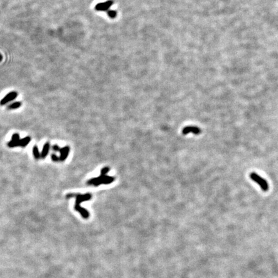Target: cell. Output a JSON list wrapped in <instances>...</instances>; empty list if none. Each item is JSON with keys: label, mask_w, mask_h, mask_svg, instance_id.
I'll list each match as a JSON object with an SVG mask.
<instances>
[{"label": "cell", "mask_w": 278, "mask_h": 278, "mask_svg": "<svg viewBox=\"0 0 278 278\" xmlns=\"http://www.w3.org/2000/svg\"><path fill=\"white\" fill-rule=\"evenodd\" d=\"M71 197H75L76 198V202H75V209L79 212L80 214L81 215L82 217L85 219H88L89 216V212L85 209L80 206V204L85 201H88V200H90L92 198V195L91 194H86V195H79V194H68L67 196V198H70Z\"/></svg>", "instance_id": "1"}, {"label": "cell", "mask_w": 278, "mask_h": 278, "mask_svg": "<svg viewBox=\"0 0 278 278\" xmlns=\"http://www.w3.org/2000/svg\"><path fill=\"white\" fill-rule=\"evenodd\" d=\"M109 171V167H105L103 168L101 171V176L97 178H94L92 179H90L87 182V184L94 185V186H99L100 184H108L113 182L115 178L112 177L106 176V174Z\"/></svg>", "instance_id": "2"}, {"label": "cell", "mask_w": 278, "mask_h": 278, "mask_svg": "<svg viewBox=\"0 0 278 278\" xmlns=\"http://www.w3.org/2000/svg\"><path fill=\"white\" fill-rule=\"evenodd\" d=\"M250 178L252 180H253L254 182L259 185V186L261 187V189L263 191L266 192L268 190L269 185L268 182H267V180L260 177L259 174H257L256 173H251L250 174Z\"/></svg>", "instance_id": "3"}, {"label": "cell", "mask_w": 278, "mask_h": 278, "mask_svg": "<svg viewBox=\"0 0 278 278\" xmlns=\"http://www.w3.org/2000/svg\"><path fill=\"white\" fill-rule=\"evenodd\" d=\"M30 140H31V139L30 137H26L22 139H19L17 141L11 140L8 143V146L9 147H25L29 144Z\"/></svg>", "instance_id": "4"}, {"label": "cell", "mask_w": 278, "mask_h": 278, "mask_svg": "<svg viewBox=\"0 0 278 278\" xmlns=\"http://www.w3.org/2000/svg\"><path fill=\"white\" fill-rule=\"evenodd\" d=\"M18 95V93L17 92H11L9 93L7 95H6L0 101V105L1 106H4L6 104H7L9 102L12 101L13 100H14Z\"/></svg>", "instance_id": "5"}, {"label": "cell", "mask_w": 278, "mask_h": 278, "mask_svg": "<svg viewBox=\"0 0 278 278\" xmlns=\"http://www.w3.org/2000/svg\"><path fill=\"white\" fill-rule=\"evenodd\" d=\"M113 4V2L112 0H108V1L106 2L101 3L95 6V9L99 11H108Z\"/></svg>", "instance_id": "6"}, {"label": "cell", "mask_w": 278, "mask_h": 278, "mask_svg": "<svg viewBox=\"0 0 278 278\" xmlns=\"http://www.w3.org/2000/svg\"><path fill=\"white\" fill-rule=\"evenodd\" d=\"M202 132V130L198 127L195 126H187L184 128L182 133L184 135H187L189 133H193L195 135H199Z\"/></svg>", "instance_id": "7"}, {"label": "cell", "mask_w": 278, "mask_h": 278, "mask_svg": "<svg viewBox=\"0 0 278 278\" xmlns=\"http://www.w3.org/2000/svg\"><path fill=\"white\" fill-rule=\"evenodd\" d=\"M60 157H59V160L61 161H64L68 157V154H69V152H70V147L68 146H66V147H64L62 149H61V150H60Z\"/></svg>", "instance_id": "8"}, {"label": "cell", "mask_w": 278, "mask_h": 278, "mask_svg": "<svg viewBox=\"0 0 278 278\" xmlns=\"http://www.w3.org/2000/svg\"><path fill=\"white\" fill-rule=\"evenodd\" d=\"M49 150H50V143L49 142H46L43 146V150H42V152L41 154V158L42 159H44L47 157L48 153L49 152Z\"/></svg>", "instance_id": "9"}, {"label": "cell", "mask_w": 278, "mask_h": 278, "mask_svg": "<svg viewBox=\"0 0 278 278\" xmlns=\"http://www.w3.org/2000/svg\"><path fill=\"white\" fill-rule=\"evenodd\" d=\"M21 105H22V104L21 102H19V101L14 102L12 103V104L9 105L7 106V109H16L19 108V107H21Z\"/></svg>", "instance_id": "10"}, {"label": "cell", "mask_w": 278, "mask_h": 278, "mask_svg": "<svg viewBox=\"0 0 278 278\" xmlns=\"http://www.w3.org/2000/svg\"><path fill=\"white\" fill-rule=\"evenodd\" d=\"M33 154H34V158L36 160H39L40 158H41V154L40 153V151H39V149L37 146H35L33 148Z\"/></svg>", "instance_id": "11"}, {"label": "cell", "mask_w": 278, "mask_h": 278, "mask_svg": "<svg viewBox=\"0 0 278 278\" xmlns=\"http://www.w3.org/2000/svg\"><path fill=\"white\" fill-rule=\"evenodd\" d=\"M107 13H108V16L111 18H115L116 17V16H117V12L115 10H109L107 11Z\"/></svg>", "instance_id": "12"}, {"label": "cell", "mask_w": 278, "mask_h": 278, "mask_svg": "<svg viewBox=\"0 0 278 278\" xmlns=\"http://www.w3.org/2000/svg\"><path fill=\"white\" fill-rule=\"evenodd\" d=\"M20 139V138H19V135L18 133H14V134H13V135L12 136V141H17L18 140Z\"/></svg>", "instance_id": "13"}, {"label": "cell", "mask_w": 278, "mask_h": 278, "mask_svg": "<svg viewBox=\"0 0 278 278\" xmlns=\"http://www.w3.org/2000/svg\"><path fill=\"white\" fill-rule=\"evenodd\" d=\"M51 158L54 162H58L59 160V157H58L55 154H52L51 155Z\"/></svg>", "instance_id": "14"}, {"label": "cell", "mask_w": 278, "mask_h": 278, "mask_svg": "<svg viewBox=\"0 0 278 278\" xmlns=\"http://www.w3.org/2000/svg\"><path fill=\"white\" fill-rule=\"evenodd\" d=\"M52 150L54 151H60L61 150V148L58 146L57 144L55 145H54L52 146Z\"/></svg>", "instance_id": "15"}, {"label": "cell", "mask_w": 278, "mask_h": 278, "mask_svg": "<svg viewBox=\"0 0 278 278\" xmlns=\"http://www.w3.org/2000/svg\"><path fill=\"white\" fill-rule=\"evenodd\" d=\"M2 60V55L0 54V61H1Z\"/></svg>", "instance_id": "16"}]
</instances>
